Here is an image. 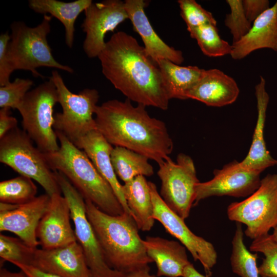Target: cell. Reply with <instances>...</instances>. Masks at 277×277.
Masks as SVG:
<instances>
[{
	"mask_svg": "<svg viewBox=\"0 0 277 277\" xmlns=\"http://www.w3.org/2000/svg\"><path fill=\"white\" fill-rule=\"evenodd\" d=\"M98 58L104 76L127 98L168 109L170 99L160 70L132 36L123 31L114 33Z\"/></svg>",
	"mask_w": 277,
	"mask_h": 277,
	"instance_id": "cell-1",
	"label": "cell"
},
{
	"mask_svg": "<svg viewBox=\"0 0 277 277\" xmlns=\"http://www.w3.org/2000/svg\"><path fill=\"white\" fill-rule=\"evenodd\" d=\"M146 106L131 101L108 100L95 112L96 130L114 147L142 154L158 165L171 159L173 144L164 122L151 117Z\"/></svg>",
	"mask_w": 277,
	"mask_h": 277,
	"instance_id": "cell-2",
	"label": "cell"
},
{
	"mask_svg": "<svg viewBox=\"0 0 277 277\" xmlns=\"http://www.w3.org/2000/svg\"><path fill=\"white\" fill-rule=\"evenodd\" d=\"M85 206L88 219L112 268L127 275L149 267L153 261L131 215L126 212L118 215L107 214L87 200Z\"/></svg>",
	"mask_w": 277,
	"mask_h": 277,
	"instance_id": "cell-3",
	"label": "cell"
},
{
	"mask_svg": "<svg viewBox=\"0 0 277 277\" xmlns=\"http://www.w3.org/2000/svg\"><path fill=\"white\" fill-rule=\"evenodd\" d=\"M55 132L59 149L44 153L51 168L63 174L85 200L90 201L102 211L112 215L125 212L112 188L86 153L63 133Z\"/></svg>",
	"mask_w": 277,
	"mask_h": 277,
	"instance_id": "cell-4",
	"label": "cell"
},
{
	"mask_svg": "<svg viewBox=\"0 0 277 277\" xmlns=\"http://www.w3.org/2000/svg\"><path fill=\"white\" fill-rule=\"evenodd\" d=\"M51 19L50 15L46 14L35 27H29L21 21H15L11 24L7 52L15 70H28L33 76L42 78L44 76L36 69L41 67L73 73L72 68L58 63L53 56L47 41Z\"/></svg>",
	"mask_w": 277,
	"mask_h": 277,
	"instance_id": "cell-5",
	"label": "cell"
},
{
	"mask_svg": "<svg viewBox=\"0 0 277 277\" xmlns=\"http://www.w3.org/2000/svg\"><path fill=\"white\" fill-rule=\"evenodd\" d=\"M23 130L18 127L0 138V162L20 175L35 181L50 196L61 194L56 172L42 152Z\"/></svg>",
	"mask_w": 277,
	"mask_h": 277,
	"instance_id": "cell-6",
	"label": "cell"
},
{
	"mask_svg": "<svg viewBox=\"0 0 277 277\" xmlns=\"http://www.w3.org/2000/svg\"><path fill=\"white\" fill-rule=\"evenodd\" d=\"M57 103V90L50 78L29 91L17 109L23 129L44 153L56 151L60 147L53 127V109Z\"/></svg>",
	"mask_w": 277,
	"mask_h": 277,
	"instance_id": "cell-7",
	"label": "cell"
},
{
	"mask_svg": "<svg viewBox=\"0 0 277 277\" xmlns=\"http://www.w3.org/2000/svg\"><path fill=\"white\" fill-rule=\"evenodd\" d=\"M50 78L57 90L62 111L54 114L55 131L63 133L74 144L91 131L96 130L95 114L100 95L95 89L85 88L75 94L69 90L57 70Z\"/></svg>",
	"mask_w": 277,
	"mask_h": 277,
	"instance_id": "cell-8",
	"label": "cell"
},
{
	"mask_svg": "<svg viewBox=\"0 0 277 277\" xmlns=\"http://www.w3.org/2000/svg\"><path fill=\"white\" fill-rule=\"evenodd\" d=\"M227 215L230 220L245 224V234L251 239L268 234L277 224V174H268L245 200L229 204Z\"/></svg>",
	"mask_w": 277,
	"mask_h": 277,
	"instance_id": "cell-9",
	"label": "cell"
},
{
	"mask_svg": "<svg viewBox=\"0 0 277 277\" xmlns=\"http://www.w3.org/2000/svg\"><path fill=\"white\" fill-rule=\"evenodd\" d=\"M62 193L70 210L77 242L81 246L91 277H126L107 263L94 231L88 219L85 200L67 179L56 171Z\"/></svg>",
	"mask_w": 277,
	"mask_h": 277,
	"instance_id": "cell-10",
	"label": "cell"
},
{
	"mask_svg": "<svg viewBox=\"0 0 277 277\" xmlns=\"http://www.w3.org/2000/svg\"><path fill=\"white\" fill-rule=\"evenodd\" d=\"M161 181L160 195L167 206L183 219L188 217L200 182L190 156L179 153L176 162L171 159L159 165Z\"/></svg>",
	"mask_w": 277,
	"mask_h": 277,
	"instance_id": "cell-11",
	"label": "cell"
},
{
	"mask_svg": "<svg viewBox=\"0 0 277 277\" xmlns=\"http://www.w3.org/2000/svg\"><path fill=\"white\" fill-rule=\"evenodd\" d=\"M153 207V217L163 226L170 234L176 238L190 252L195 261L202 264L208 277L217 261V253L213 245L193 233L184 219L171 210L157 191L155 184L149 182Z\"/></svg>",
	"mask_w": 277,
	"mask_h": 277,
	"instance_id": "cell-12",
	"label": "cell"
},
{
	"mask_svg": "<svg viewBox=\"0 0 277 277\" xmlns=\"http://www.w3.org/2000/svg\"><path fill=\"white\" fill-rule=\"evenodd\" d=\"M85 15L82 24L86 33L83 50L88 57H98L105 46L106 34L129 19L125 3L120 0L92 2L85 10Z\"/></svg>",
	"mask_w": 277,
	"mask_h": 277,
	"instance_id": "cell-13",
	"label": "cell"
},
{
	"mask_svg": "<svg viewBox=\"0 0 277 277\" xmlns=\"http://www.w3.org/2000/svg\"><path fill=\"white\" fill-rule=\"evenodd\" d=\"M213 174L211 180L197 184L194 206L211 196H249L258 189L261 181L260 173L244 167L236 161L214 170Z\"/></svg>",
	"mask_w": 277,
	"mask_h": 277,
	"instance_id": "cell-14",
	"label": "cell"
},
{
	"mask_svg": "<svg viewBox=\"0 0 277 277\" xmlns=\"http://www.w3.org/2000/svg\"><path fill=\"white\" fill-rule=\"evenodd\" d=\"M70 219V207L66 199L61 194L51 196L36 231L41 248H56L76 241Z\"/></svg>",
	"mask_w": 277,
	"mask_h": 277,
	"instance_id": "cell-15",
	"label": "cell"
},
{
	"mask_svg": "<svg viewBox=\"0 0 277 277\" xmlns=\"http://www.w3.org/2000/svg\"><path fill=\"white\" fill-rule=\"evenodd\" d=\"M50 199L47 194H42L13 210L0 212L1 232L13 233L29 247L37 248L39 245L37 228Z\"/></svg>",
	"mask_w": 277,
	"mask_h": 277,
	"instance_id": "cell-16",
	"label": "cell"
},
{
	"mask_svg": "<svg viewBox=\"0 0 277 277\" xmlns=\"http://www.w3.org/2000/svg\"><path fill=\"white\" fill-rule=\"evenodd\" d=\"M31 265L60 277H91L77 241L51 249H35Z\"/></svg>",
	"mask_w": 277,
	"mask_h": 277,
	"instance_id": "cell-17",
	"label": "cell"
},
{
	"mask_svg": "<svg viewBox=\"0 0 277 277\" xmlns=\"http://www.w3.org/2000/svg\"><path fill=\"white\" fill-rule=\"evenodd\" d=\"M126 10L134 30L141 36L148 55L156 63L161 60H167L180 65L184 61L181 51L165 43L155 32L145 12L147 4L143 0H126Z\"/></svg>",
	"mask_w": 277,
	"mask_h": 277,
	"instance_id": "cell-18",
	"label": "cell"
},
{
	"mask_svg": "<svg viewBox=\"0 0 277 277\" xmlns=\"http://www.w3.org/2000/svg\"><path fill=\"white\" fill-rule=\"evenodd\" d=\"M240 90L235 80L217 69L204 70L197 84L187 97L207 106L222 107L231 104L238 98Z\"/></svg>",
	"mask_w": 277,
	"mask_h": 277,
	"instance_id": "cell-19",
	"label": "cell"
},
{
	"mask_svg": "<svg viewBox=\"0 0 277 277\" xmlns=\"http://www.w3.org/2000/svg\"><path fill=\"white\" fill-rule=\"evenodd\" d=\"M258 117L252 143L245 158L240 162L244 167L261 174L266 169L277 165V160L270 155L264 140V127L269 96L266 90V81L260 76L255 87Z\"/></svg>",
	"mask_w": 277,
	"mask_h": 277,
	"instance_id": "cell-20",
	"label": "cell"
},
{
	"mask_svg": "<svg viewBox=\"0 0 277 277\" xmlns=\"http://www.w3.org/2000/svg\"><path fill=\"white\" fill-rule=\"evenodd\" d=\"M74 145L86 153L100 174L112 188L125 212L132 216L122 191V185L117 180L111 163L112 145L97 130L90 131Z\"/></svg>",
	"mask_w": 277,
	"mask_h": 277,
	"instance_id": "cell-21",
	"label": "cell"
},
{
	"mask_svg": "<svg viewBox=\"0 0 277 277\" xmlns=\"http://www.w3.org/2000/svg\"><path fill=\"white\" fill-rule=\"evenodd\" d=\"M232 46L230 55L234 60H241L261 49L277 52V1L253 22L248 32Z\"/></svg>",
	"mask_w": 277,
	"mask_h": 277,
	"instance_id": "cell-22",
	"label": "cell"
},
{
	"mask_svg": "<svg viewBox=\"0 0 277 277\" xmlns=\"http://www.w3.org/2000/svg\"><path fill=\"white\" fill-rule=\"evenodd\" d=\"M143 242L148 256L156 264L157 276L183 277L190 263L183 245L159 236H147Z\"/></svg>",
	"mask_w": 277,
	"mask_h": 277,
	"instance_id": "cell-23",
	"label": "cell"
},
{
	"mask_svg": "<svg viewBox=\"0 0 277 277\" xmlns=\"http://www.w3.org/2000/svg\"><path fill=\"white\" fill-rule=\"evenodd\" d=\"M122 191L139 230L150 231L155 220L149 184L145 176L139 175L125 183Z\"/></svg>",
	"mask_w": 277,
	"mask_h": 277,
	"instance_id": "cell-24",
	"label": "cell"
},
{
	"mask_svg": "<svg viewBox=\"0 0 277 277\" xmlns=\"http://www.w3.org/2000/svg\"><path fill=\"white\" fill-rule=\"evenodd\" d=\"M91 0H76L65 2L57 0H29V8L36 13L55 17L63 25L65 42L69 48L73 47L74 24L78 16L92 4Z\"/></svg>",
	"mask_w": 277,
	"mask_h": 277,
	"instance_id": "cell-25",
	"label": "cell"
},
{
	"mask_svg": "<svg viewBox=\"0 0 277 277\" xmlns=\"http://www.w3.org/2000/svg\"><path fill=\"white\" fill-rule=\"evenodd\" d=\"M169 99H187L189 91L201 78L204 69L197 66H181L167 60L156 63Z\"/></svg>",
	"mask_w": 277,
	"mask_h": 277,
	"instance_id": "cell-26",
	"label": "cell"
},
{
	"mask_svg": "<svg viewBox=\"0 0 277 277\" xmlns=\"http://www.w3.org/2000/svg\"><path fill=\"white\" fill-rule=\"evenodd\" d=\"M111 160L116 176L124 183L139 175L150 176L154 172L148 158L124 147H113Z\"/></svg>",
	"mask_w": 277,
	"mask_h": 277,
	"instance_id": "cell-27",
	"label": "cell"
},
{
	"mask_svg": "<svg viewBox=\"0 0 277 277\" xmlns=\"http://www.w3.org/2000/svg\"><path fill=\"white\" fill-rule=\"evenodd\" d=\"M242 224L236 222L232 241L230 262L232 271L241 277H259L256 265L258 253H252L244 244Z\"/></svg>",
	"mask_w": 277,
	"mask_h": 277,
	"instance_id": "cell-28",
	"label": "cell"
},
{
	"mask_svg": "<svg viewBox=\"0 0 277 277\" xmlns=\"http://www.w3.org/2000/svg\"><path fill=\"white\" fill-rule=\"evenodd\" d=\"M195 39L202 52L209 57L222 56L230 54L232 45L220 36L216 25L207 24L188 31Z\"/></svg>",
	"mask_w": 277,
	"mask_h": 277,
	"instance_id": "cell-29",
	"label": "cell"
},
{
	"mask_svg": "<svg viewBox=\"0 0 277 277\" xmlns=\"http://www.w3.org/2000/svg\"><path fill=\"white\" fill-rule=\"evenodd\" d=\"M37 192V187L32 179L19 175L1 182L0 202L23 204L35 198Z\"/></svg>",
	"mask_w": 277,
	"mask_h": 277,
	"instance_id": "cell-30",
	"label": "cell"
},
{
	"mask_svg": "<svg viewBox=\"0 0 277 277\" xmlns=\"http://www.w3.org/2000/svg\"><path fill=\"white\" fill-rule=\"evenodd\" d=\"M250 250L262 253L265 258L258 267L261 277H277V242L269 233L253 240Z\"/></svg>",
	"mask_w": 277,
	"mask_h": 277,
	"instance_id": "cell-31",
	"label": "cell"
},
{
	"mask_svg": "<svg viewBox=\"0 0 277 277\" xmlns=\"http://www.w3.org/2000/svg\"><path fill=\"white\" fill-rule=\"evenodd\" d=\"M35 250L19 238L0 234V256L3 261H8L13 265H31Z\"/></svg>",
	"mask_w": 277,
	"mask_h": 277,
	"instance_id": "cell-32",
	"label": "cell"
},
{
	"mask_svg": "<svg viewBox=\"0 0 277 277\" xmlns=\"http://www.w3.org/2000/svg\"><path fill=\"white\" fill-rule=\"evenodd\" d=\"M230 13L226 15L225 25L232 36V44L240 41L251 28V23L247 18L241 0H227Z\"/></svg>",
	"mask_w": 277,
	"mask_h": 277,
	"instance_id": "cell-33",
	"label": "cell"
},
{
	"mask_svg": "<svg viewBox=\"0 0 277 277\" xmlns=\"http://www.w3.org/2000/svg\"><path fill=\"white\" fill-rule=\"evenodd\" d=\"M29 78H16L0 87V107L17 109L33 85Z\"/></svg>",
	"mask_w": 277,
	"mask_h": 277,
	"instance_id": "cell-34",
	"label": "cell"
},
{
	"mask_svg": "<svg viewBox=\"0 0 277 277\" xmlns=\"http://www.w3.org/2000/svg\"><path fill=\"white\" fill-rule=\"evenodd\" d=\"M177 2L181 15L187 25L188 31L204 24L216 25V21L212 14L194 0H179Z\"/></svg>",
	"mask_w": 277,
	"mask_h": 277,
	"instance_id": "cell-35",
	"label": "cell"
},
{
	"mask_svg": "<svg viewBox=\"0 0 277 277\" xmlns=\"http://www.w3.org/2000/svg\"><path fill=\"white\" fill-rule=\"evenodd\" d=\"M10 34L8 32L0 35V86L9 83L12 73L15 70L7 52Z\"/></svg>",
	"mask_w": 277,
	"mask_h": 277,
	"instance_id": "cell-36",
	"label": "cell"
},
{
	"mask_svg": "<svg viewBox=\"0 0 277 277\" xmlns=\"http://www.w3.org/2000/svg\"><path fill=\"white\" fill-rule=\"evenodd\" d=\"M242 2L246 16L250 23L270 7L268 0H243Z\"/></svg>",
	"mask_w": 277,
	"mask_h": 277,
	"instance_id": "cell-37",
	"label": "cell"
},
{
	"mask_svg": "<svg viewBox=\"0 0 277 277\" xmlns=\"http://www.w3.org/2000/svg\"><path fill=\"white\" fill-rule=\"evenodd\" d=\"M17 126L16 118L10 115V109L3 108L0 110V138Z\"/></svg>",
	"mask_w": 277,
	"mask_h": 277,
	"instance_id": "cell-38",
	"label": "cell"
},
{
	"mask_svg": "<svg viewBox=\"0 0 277 277\" xmlns=\"http://www.w3.org/2000/svg\"><path fill=\"white\" fill-rule=\"evenodd\" d=\"M24 272L26 277H60L57 275L44 271L31 265L19 263L14 264Z\"/></svg>",
	"mask_w": 277,
	"mask_h": 277,
	"instance_id": "cell-39",
	"label": "cell"
},
{
	"mask_svg": "<svg viewBox=\"0 0 277 277\" xmlns=\"http://www.w3.org/2000/svg\"><path fill=\"white\" fill-rule=\"evenodd\" d=\"M183 277H208L200 273L192 263L189 264L185 268Z\"/></svg>",
	"mask_w": 277,
	"mask_h": 277,
	"instance_id": "cell-40",
	"label": "cell"
},
{
	"mask_svg": "<svg viewBox=\"0 0 277 277\" xmlns=\"http://www.w3.org/2000/svg\"><path fill=\"white\" fill-rule=\"evenodd\" d=\"M0 277H26L23 271L12 272L6 268L1 267Z\"/></svg>",
	"mask_w": 277,
	"mask_h": 277,
	"instance_id": "cell-41",
	"label": "cell"
},
{
	"mask_svg": "<svg viewBox=\"0 0 277 277\" xmlns=\"http://www.w3.org/2000/svg\"><path fill=\"white\" fill-rule=\"evenodd\" d=\"M126 277H157L150 273V267L146 268L127 275Z\"/></svg>",
	"mask_w": 277,
	"mask_h": 277,
	"instance_id": "cell-42",
	"label": "cell"
},
{
	"mask_svg": "<svg viewBox=\"0 0 277 277\" xmlns=\"http://www.w3.org/2000/svg\"><path fill=\"white\" fill-rule=\"evenodd\" d=\"M18 205H14L6 203H0V212L10 211L15 209Z\"/></svg>",
	"mask_w": 277,
	"mask_h": 277,
	"instance_id": "cell-43",
	"label": "cell"
},
{
	"mask_svg": "<svg viewBox=\"0 0 277 277\" xmlns=\"http://www.w3.org/2000/svg\"><path fill=\"white\" fill-rule=\"evenodd\" d=\"M273 229V231L272 235L274 240L277 242V224Z\"/></svg>",
	"mask_w": 277,
	"mask_h": 277,
	"instance_id": "cell-44",
	"label": "cell"
}]
</instances>
